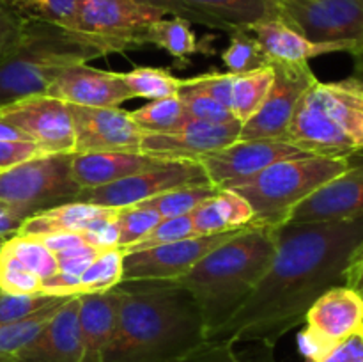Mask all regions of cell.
Segmentation results:
<instances>
[{"label": "cell", "instance_id": "1", "mask_svg": "<svg viewBox=\"0 0 363 362\" xmlns=\"http://www.w3.org/2000/svg\"><path fill=\"white\" fill-rule=\"evenodd\" d=\"M275 256L250 297L208 341L262 343L303 323L311 305L335 286L363 251V215L325 222H286L275 227Z\"/></svg>", "mask_w": 363, "mask_h": 362}, {"label": "cell", "instance_id": "2", "mask_svg": "<svg viewBox=\"0 0 363 362\" xmlns=\"http://www.w3.org/2000/svg\"><path fill=\"white\" fill-rule=\"evenodd\" d=\"M105 362H177L206 341L197 304L174 280H123Z\"/></svg>", "mask_w": 363, "mask_h": 362}, {"label": "cell", "instance_id": "3", "mask_svg": "<svg viewBox=\"0 0 363 362\" xmlns=\"http://www.w3.org/2000/svg\"><path fill=\"white\" fill-rule=\"evenodd\" d=\"M275 227H245L174 283L191 295L206 339L222 329L257 287L275 256Z\"/></svg>", "mask_w": 363, "mask_h": 362}, {"label": "cell", "instance_id": "4", "mask_svg": "<svg viewBox=\"0 0 363 362\" xmlns=\"http://www.w3.org/2000/svg\"><path fill=\"white\" fill-rule=\"evenodd\" d=\"M105 55L89 35L45 21H23L18 41L0 59V109L46 94L66 67Z\"/></svg>", "mask_w": 363, "mask_h": 362}, {"label": "cell", "instance_id": "5", "mask_svg": "<svg viewBox=\"0 0 363 362\" xmlns=\"http://www.w3.org/2000/svg\"><path fill=\"white\" fill-rule=\"evenodd\" d=\"M286 142L315 156L363 151V84L354 75L315 82L300 99Z\"/></svg>", "mask_w": 363, "mask_h": 362}, {"label": "cell", "instance_id": "6", "mask_svg": "<svg viewBox=\"0 0 363 362\" xmlns=\"http://www.w3.org/2000/svg\"><path fill=\"white\" fill-rule=\"evenodd\" d=\"M351 156L305 155L275 162L240 187L230 188L248 201L252 227H279L308 195L350 167Z\"/></svg>", "mask_w": 363, "mask_h": 362}, {"label": "cell", "instance_id": "7", "mask_svg": "<svg viewBox=\"0 0 363 362\" xmlns=\"http://www.w3.org/2000/svg\"><path fill=\"white\" fill-rule=\"evenodd\" d=\"M73 155H43L0 170V201L23 219L73 202L82 188L71 172Z\"/></svg>", "mask_w": 363, "mask_h": 362}, {"label": "cell", "instance_id": "8", "mask_svg": "<svg viewBox=\"0 0 363 362\" xmlns=\"http://www.w3.org/2000/svg\"><path fill=\"white\" fill-rule=\"evenodd\" d=\"M163 16V9L133 0H77L74 31L112 55L147 45V28Z\"/></svg>", "mask_w": 363, "mask_h": 362}, {"label": "cell", "instance_id": "9", "mask_svg": "<svg viewBox=\"0 0 363 362\" xmlns=\"http://www.w3.org/2000/svg\"><path fill=\"white\" fill-rule=\"evenodd\" d=\"M300 334L301 353L307 362H318L360 334L363 298L347 286H335L323 293L305 314Z\"/></svg>", "mask_w": 363, "mask_h": 362}, {"label": "cell", "instance_id": "10", "mask_svg": "<svg viewBox=\"0 0 363 362\" xmlns=\"http://www.w3.org/2000/svg\"><path fill=\"white\" fill-rule=\"evenodd\" d=\"M279 11L311 41L363 46V0H279Z\"/></svg>", "mask_w": 363, "mask_h": 362}, {"label": "cell", "instance_id": "11", "mask_svg": "<svg viewBox=\"0 0 363 362\" xmlns=\"http://www.w3.org/2000/svg\"><path fill=\"white\" fill-rule=\"evenodd\" d=\"M273 84L261 109L241 126L240 141H282L305 92L318 82L308 62H269Z\"/></svg>", "mask_w": 363, "mask_h": 362}, {"label": "cell", "instance_id": "12", "mask_svg": "<svg viewBox=\"0 0 363 362\" xmlns=\"http://www.w3.org/2000/svg\"><path fill=\"white\" fill-rule=\"evenodd\" d=\"M208 181L201 162H160L151 169L142 170L116 183L84 188L78 194L77 201L106 206V208H126V206H135L145 199L155 197L170 188L208 183Z\"/></svg>", "mask_w": 363, "mask_h": 362}, {"label": "cell", "instance_id": "13", "mask_svg": "<svg viewBox=\"0 0 363 362\" xmlns=\"http://www.w3.org/2000/svg\"><path fill=\"white\" fill-rule=\"evenodd\" d=\"M0 117L23 131L46 155L74 153V128L69 105L39 94L0 109Z\"/></svg>", "mask_w": 363, "mask_h": 362}, {"label": "cell", "instance_id": "14", "mask_svg": "<svg viewBox=\"0 0 363 362\" xmlns=\"http://www.w3.org/2000/svg\"><path fill=\"white\" fill-rule=\"evenodd\" d=\"M301 149L282 141H236L201 160L209 183L218 190H230L247 183L266 167L287 158L305 156Z\"/></svg>", "mask_w": 363, "mask_h": 362}, {"label": "cell", "instance_id": "15", "mask_svg": "<svg viewBox=\"0 0 363 362\" xmlns=\"http://www.w3.org/2000/svg\"><path fill=\"white\" fill-rule=\"evenodd\" d=\"M233 233L191 236L160 247L126 252L123 261V280H176L190 272L204 256L234 236Z\"/></svg>", "mask_w": 363, "mask_h": 362}, {"label": "cell", "instance_id": "16", "mask_svg": "<svg viewBox=\"0 0 363 362\" xmlns=\"http://www.w3.org/2000/svg\"><path fill=\"white\" fill-rule=\"evenodd\" d=\"M74 128V153H140L145 131L128 110L69 105Z\"/></svg>", "mask_w": 363, "mask_h": 362}, {"label": "cell", "instance_id": "17", "mask_svg": "<svg viewBox=\"0 0 363 362\" xmlns=\"http://www.w3.org/2000/svg\"><path fill=\"white\" fill-rule=\"evenodd\" d=\"M240 121L225 124L190 119L176 131L147 133L140 142V153L163 162H201L204 156L240 141Z\"/></svg>", "mask_w": 363, "mask_h": 362}, {"label": "cell", "instance_id": "18", "mask_svg": "<svg viewBox=\"0 0 363 362\" xmlns=\"http://www.w3.org/2000/svg\"><path fill=\"white\" fill-rule=\"evenodd\" d=\"M363 215V151L351 156L342 174L308 195L296 206L287 222H325Z\"/></svg>", "mask_w": 363, "mask_h": 362}, {"label": "cell", "instance_id": "19", "mask_svg": "<svg viewBox=\"0 0 363 362\" xmlns=\"http://www.w3.org/2000/svg\"><path fill=\"white\" fill-rule=\"evenodd\" d=\"M46 96L60 99L67 105L116 109L133 99L121 73L96 70L87 64L66 67L46 89Z\"/></svg>", "mask_w": 363, "mask_h": 362}, {"label": "cell", "instance_id": "20", "mask_svg": "<svg viewBox=\"0 0 363 362\" xmlns=\"http://www.w3.org/2000/svg\"><path fill=\"white\" fill-rule=\"evenodd\" d=\"M78 307L80 297L67 298L41 332L16 355L14 362H80Z\"/></svg>", "mask_w": 363, "mask_h": 362}, {"label": "cell", "instance_id": "21", "mask_svg": "<svg viewBox=\"0 0 363 362\" xmlns=\"http://www.w3.org/2000/svg\"><path fill=\"white\" fill-rule=\"evenodd\" d=\"M266 53L269 62H308L315 57L337 52H353V46L344 43H315L291 27L282 18L259 21L248 27Z\"/></svg>", "mask_w": 363, "mask_h": 362}, {"label": "cell", "instance_id": "22", "mask_svg": "<svg viewBox=\"0 0 363 362\" xmlns=\"http://www.w3.org/2000/svg\"><path fill=\"white\" fill-rule=\"evenodd\" d=\"M119 311V291L112 287L101 293L80 295L78 329H80V362H105L112 344Z\"/></svg>", "mask_w": 363, "mask_h": 362}, {"label": "cell", "instance_id": "23", "mask_svg": "<svg viewBox=\"0 0 363 362\" xmlns=\"http://www.w3.org/2000/svg\"><path fill=\"white\" fill-rule=\"evenodd\" d=\"M163 160L144 153H82L71 158V172L78 187L96 188L130 177L158 165Z\"/></svg>", "mask_w": 363, "mask_h": 362}, {"label": "cell", "instance_id": "24", "mask_svg": "<svg viewBox=\"0 0 363 362\" xmlns=\"http://www.w3.org/2000/svg\"><path fill=\"white\" fill-rule=\"evenodd\" d=\"M116 213L117 208L89 204L82 201L66 202L25 219L18 234H27V236H45L55 233L84 234L101 220L112 219Z\"/></svg>", "mask_w": 363, "mask_h": 362}, {"label": "cell", "instance_id": "25", "mask_svg": "<svg viewBox=\"0 0 363 362\" xmlns=\"http://www.w3.org/2000/svg\"><path fill=\"white\" fill-rule=\"evenodd\" d=\"M195 234L233 233V231L252 227L254 212L245 197L233 190H218L213 197L202 202L190 213Z\"/></svg>", "mask_w": 363, "mask_h": 362}, {"label": "cell", "instance_id": "26", "mask_svg": "<svg viewBox=\"0 0 363 362\" xmlns=\"http://www.w3.org/2000/svg\"><path fill=\"white\" fill-rule=\"evenodd\" d=\"M188 7L211 16L230 32L280 18L279 0H183Z\"/></svg>", "mask_w": 363, "mask_h": 362}, {"label": "cell", "instance_id": "27", "mask_svg": "<svg viewBox=\"0 0 363 362\" xmlns=\"http://www.w3.org/2000/svg\"><path fill=\"white\" fill-rule=\"evenodd\" d=\"M147 45H155L165 50L176 60L179 70L186 67L191 57L197 55L199 52L211 55V52L202 46L195 32L191 31L190 21L179 16H172V14L170 18L169 14L160 18L147 28Z\"/></svg>", "mask_w": 363, "mask_h": 362}, {"label": "cell", "instance_id": "28", "mask_svg": "<svg viewBox=\"0 0 363 362\" xmlns=\"http://www.w3.org/2000/svg\"><path fill=\"white\" fill-rule=\"evenodd\" d=\"M273 84L272 64L250 73L234 75L233 80V105L230 112L234 114L241 124L247 123L268 96L269 87Z\"/></svg>", "mask_w": 363, "mask_h": 362}, {"label": "cell", "instance_id": "29", "mask_svg": "<svg viewBox=\"0 0 363 362\" xmlns=\"http://www.w3.org/2000/svg\"><path fill=\"white\" fill-rule=\"evenodd\" d=\"M218 192V188L213 187L211 183H195V185H183V187L170 188V190L162 192L151 199L138 202L135 206L142 208L155 209L162 219H170V216L190 215L197 206L208 201L209 197Z\"/></svg>", "mask_w": 363, "mask_h": 362}, {"label": "cell", "instance_id": "30", "mask_svg": "<svg viewBox=\"0 0 363 362\" xmlns=\"http://www.w3.org/2000/svg\"><path fill=\"white\" fill-rule=\"evenodd\" d=\"M0 252L11 256L14 261L20 263L25 270L38 275L41 280H46L59 270L55 254L41 240L27 234H13L4 241Z\"/></svg>", "mask_w": 363, "mask_h": 362}, {"label": "cell", "instance_id": "31", "mask_svg": "<svg viewBox=\"0 0 363 362\" xmlns=\"http://www.w3.org/2000/svg\"><path fill=\"white\" fill-rule=\"evenodd\" d=\"M135 123L147 133H167V131L179 130L183 124L190 121V116L184 110L179 96L152 99L140 109L131 110Z\"/></svg>", "mask_w": 363, "mask_h": 362}, {"label": "cell", "instance_id": "32", "mask_svg": "<svg viewBox=\"0 0 363 362\" xmlns=\"http://www.w3.org/2000/svg\"><path fill=\"white\" fill-rule=\"evenodd\" d=\"M124 252L119 247L98 252L91 265L80 275L77 297L89 293H101L123 283Z\"/></svg>", "mask_w": 363, "mask_h": 362}, {"label": "cell", "instance_id": "33", "mask_svg": "<svg viewBox=\"0 0 363 362\" xmlns=\"http://www.w3.org/2000/svg\"><path fill=\"white\" fill-rule=\"evenodd\" d=\"M121 78L128 85L133 98H144L149 102L176 96L183 84V80L174 77L170 71L149 66L135 67L128 73H121Z\"/></svg>", "mask_w": 363, "mask_h": 362}, {"label": "cell", "instance_id": "34", "mask_svg": "<svg viewBox=\"0 0 363 362\" xmlns=\"http://www.w3.org/2000/svg\"><path fill=\"white\" fill-rule=\"evenodd\" d=\"M23 21H45L74 31L77 0H2Z\"/></svg>", "mask_w": 363, "mask_h": 362}, {"label": "cell", "instance_id": "35", "mask_svg": "<svg viewBox=\"0 0 363 362\" xmlns=\"http://www.w3.org/2000/svg\"><path fill=\"white\" fill-rule=\"evenodd\" d=\"M229 35V46L222 52V62L225 64L227 73L243 75L268 66V57L248 28H236Z\"/></svg>", "mask_w": 363, "mask_h": 362}, {"label": "cell", "instance_id": "36", "mask_svg": "<svg viewBox=\"0 0 363 362\" xmlns=\"http://www.w3.org/2000/svg\"><path fill=\"white\" fill-rule=\"evenodd\" d=\"M181 103H183L184 110L190 116V119L202 121V123H213V124H225L238 121L234 117V114L230 112L227 106H223L222 103L216 102L215 98L204 92L202 89L191 85L188 80H183L181 84L179 92Z\"/></svg>", "mask_w": 363, "mask_h": 362}, {"label": "cell", "instance_id": "37", "mask_svg": "<svg viewBox=\"0 0 363 362\" xmlns=\"http://www.w3.org/2000/svg\"><path fill=\"white\" fill-rule=\"evenodd\" d=\"M160 220H162V216L155 209L142 208V206L117 208L116 226L117 233H119V248H126L137 243Z\"/></svg>", "mask_w": 363, "mask_h": 362}, {"label": "cell", "instance_id": "38", "mask_svg": "<svg viewBox=\"0 0 363 362\" xmlns=\"http://www.w3.org/2000/svg\"><path fill=\"white\" fill-rule=\"evenodd\" d=\"M197 236L195 234L194 222H191L190 215H181V216H170V219H162L147 234H145L142 240H138L137 243L130 245L126 248H121V251L126 254V252H138L145 251V248L160 247V245L172 243V241L184 240V238Z\"/></svg>", "mask_w": 363, "mask_h": 362}, {"label": "cell", "instance_id": "39", "mask_svg": "<svg viewBox=\"0 0 363 362\" xmlns=\"http://www.w3.org/2000/svg\"><path fill=\"white\" fill-rule=\"evenodd\" d=\"M43 280L25 270L11 256L0 252V291L16 297H30L41 293Z\"/></svg>", "mask_w": 363, "mask_h": 362}, {"label": "cell", "instance_id": "40", "mask_svg": "<svg viewBox=\"0 0 363 362\" xmlns=\"http://www.w3.org/2000/svg\"><path fill=\"white\" fill-rule=\"evenodd\" d=\"M60 298L66 297H52V295H30V297H16V295H6L0 291V325L18 322L34 312L41 311L46 305L55 304Z\"/></svg>", "mask_w": 363, "mask_h": 362}, {"label": "cell", "instance_id": "41", "mask_svg": "<svg viewBox=\"0 0 363 362\" xmlns=\"http://www.w3.org/2000/svg\"><path fill=\"white\" fill-rule=\"evenodd\" d=\"M133 2H140V4H145V6L158 7V9L165 11L167 14L184 18V20H188L190 23L202 25V27L215 28V31H222V32H227V34H230V31L225 27V25L213 20L211 16H206V14L191 9V7H188L183 0H133Z\"/></svg>", "mask_w": 363, "mask_h": 362}, {"label": "cell", "instance_id": "42", "mask_svg": "<svg viewBox=\"0 0 363 362\" xmlns=\"http://www.w3.org/2000/svg\"><path fill=\"white\" fill-rule=\"evenodd\" d=\"M177 362H273V361H245L234 353V344L222 341H208L179 358Z\"/></svg>", "mask_w": 363, "mask_h": 362}, {"label": "cell", "instance_id": "43", "mask_svg": "<svg viewBox=\"0 0 363 362\" xmlns=\"http://www.w3.org/2000/svg\"><path fill=\"white\" fill-rule=\"evenodd\" d=\"M191 85L202 89L204 92H208L211 98H215L216 102L222 103L223 106L230 110L233 105V80L234 75L230 73H218V71H211V73H202L199 77L186 78Z\"/></svg>", "mask_w": 363, "mask_h": 362}, {"label": "cell", "instance_id": "44", "mask_svg": "<svg viewBox=\"0 0 363 362\" xmlns=\"http://www.w3.org/2000/svg\"><path fill=\"white\" fill-rule=\"evenodd\" d=\"M43 155L41 149L28 141H0V170L23 163Z\"/></svg>", "mask_w": 363, "mask_h": 362}, {"label": "cell", "instance_id": "45", "mask_svg": "<svg viewBox=\"0 0 363 362\" xmlns=\"http://www.w3.org/2000/svg\"><path fill=\"white\" fill-rule=\"evenodd\" d=\"M23 28V20L14 14L6 4L0 0V59L9 52L18 41Z\"/></svg>", "mask_w": 363, "mask_h": 362}, {"label": "cell", "instance_id": "46", "mask_svg": "<svg viewBox=\"0 0 363 362\" xmlns=\"http://www.w3.org/2000/svg\"><path fill=\"white\" fill-rule=\"evenodd\" d=\"M318 362H363V337L362 334L351 337L344 344H340L337 350L326 355L325 358Z\"/></svg>", "mask_w": 363, "mask_h": 362}, {"label": "cell", "instance_id": "47", "mask_svg": "<svg viewBox=\"0 0 363 362\" xmlns=\"http://www.w3.org/2000/svg\"><path fill=\"white\" fill-rule=\"evenodd\" d=\"M38 240H41L46 245V248L53 252V254H60V252H66L69 248L80 247L85 245L84 234L80 233H55V234H45V236H34Z\"/></svg>", "mask_w": 363, "mask_h": 362}, {"label": "cell", "instance_id": "48", "mask_svg": "<svg viewBox=\"0 0 363 362\" xmlns=\"http://www.w3.org/2000/svg\"><path fill=\"white\" fill-rule=\"evenodd\" d=\"M23 220V216H21L13 206L0 201V238H2V240H7V238H11L13 234H16L18 231H20Z\"/></svg>", "mask_w": 363, "mask_h": 362}, {"label": "cell", "instance_id": "49", "mask_svg": "<svg viewBox=\"0 0 363 362\" xmlns=\"http://www.w3.org/2000/svg\"><path fill=\"white\" fill-rule=\"evenodd\" d=\"M344 286L358 291L360 295L363 293V251H362V254L358 256L353 263H351L350 268H347Z\"/></svg>", "mask_w": 363, "mask_h": 362}, {"label": "cell", "instance_id": "50", "mask_svg": "<svg viewBox=\"0 0 363 362\" xmlns=\"http://www.w3.org/2000/svg\"><path fill=\"white\" fill-rule=\"evenodd\" d=\"M0 141H28V137L23 131H20L16 126L0 117Z\"/></svg>", "mask_w": 363, "mask_h": 362}, {"label": "cell", "instance_id": "51", "mask_svg": "<svg viewBox=\"0 0 363 362\" xmlns=\"http://www.w3.org/2000/svg\"><path fill=\"white\" fill-rule=\"evenodd\" d=\"M351 55L354 57V71H353V75L363 84V50L362 48L354 50V52L351 53Z\"/></svg>", "mask_w": 363, "mask_h": 362}, {"label": "cell", "instance_id": "52", "mask_svg": "<svg viewBox=\"0 0 363 362\" xmlns=\"http://www.w3.org/2000/svg\"><path fill=\"white\" fill-rule=\"evenodd\" d=\"M4 241H6V240H2V238H0V248H2V245H4Z\"/></svg>", "mask_w": 363, "mask_h": 362}, {"label": "cell", "instance_id": "53", "mask_svg": "<svg viewBox=\"0 0 363 362\" xmlns=\"http://www.w3.org/2000/svg\"><path fill=\"white\" fill-rule=\"evenodd\" d=\"M360 334H362V337H363V327H362V330H360Z\"/></svg>", "mask_w": 363, "mask_h": 362}, {"label": "cell", "instance_id": "54", "mask_svg": "<svg viewBox=\"0 0 363 362\" xmlns=\"http://www.w3.org/2000/svg\"><path fill=\"white\" fill-rule=\"evenodd\" d=\"M362 298H363V293H362Z\"/></svg>", "mask_w": 363, "mask_h": 362}, {"label": "cell", "instance_id": "55", "mask_svg": "<svg viewBox=\"0 0 363 362\" xmlns=\"http://www.w3.org/2000/svg\"><path fill=\"white\" fill-rule=\"evenodd\" d=\"M362 50H363V46H362Z\"/></svg>", "mask_w": 363, "mask_h": 362}]
</instances>
